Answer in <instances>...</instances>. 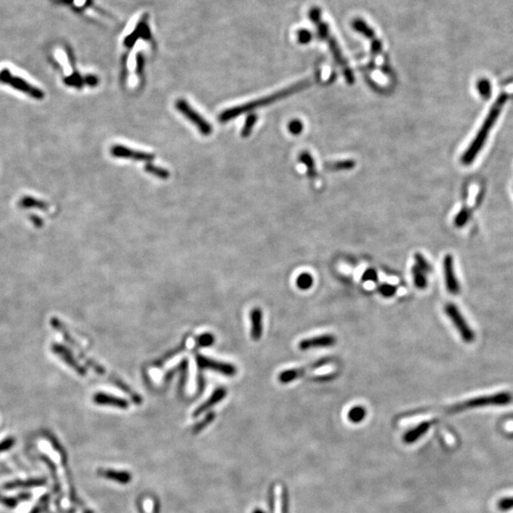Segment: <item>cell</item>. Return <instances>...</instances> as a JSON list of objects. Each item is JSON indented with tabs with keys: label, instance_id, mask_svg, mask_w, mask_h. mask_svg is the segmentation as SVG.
Returning <instances> with one entry per match:
<instances>
[{
	"label": "cell",
	"instance_id": "1",
	"mask_svg": "<svg viewBox=\"0 0 513 513\" xmlns=\"http://www.w3.org/2000/svg\"><path fill=\"white\" fill-rule=\"evenodd\" d=\"M507 101V95L506 93H501L500 95L495 100L494 104L490 108L488 115L486 116V119L484 120L482 126L480 130H478L475 137L473 138L472 142L470 143V146L468 147L467 150L464 152L461 157V162L465 166L471 165L477 157V155L480 153L482 150L486 141L488 139L489 132L493 129L494 125L496 124L498 118L500 116L501 112L503 111L504 107L506 105Z\"/></svg>",
	"mask_w": 513,
	"mask_h": 513
},
{
	"label": "cell",
	"instance_id": "2",
	"mask_svg": "<svg viewBox=\"0 0 513 513\" xmlns=\"http://www.w3.org/2000/svg\"><path fill=\"white\" fill-rule=\"evenodd\" d=\"M309 84V80H303L302 82H299V83H296V84L292 85L290 87H286V89L282 90V91H279L278 93H273L271 95L262 97V98H260V99L255 100V101H252V102H248V103L244 104V105H237V107L231 108V109H228V110H225V111H223L220 114L219 121L222 122V123H226V122L235 119L236 117L240 116V115L243 114V113L250 112L251 111H254V110L258 109V108L270 105V104H272V103L276 102V101L284 99V98L287 97V96H290L291 94L297 93V92L302 91L305 87H308Z\"/></svg>",
	"mask_w": 513,
	"mask_h": 513
},
{
	"label": "cell",
	"instance_id": "3",
	"mask_svg": "<svg viewBox=\"0 0 513 513\" xmlns=\"http://www.w3.org/2000/svg\"><path fill=\"white\" fill-rule=\"evenodd\" d=\"M309 19L315 24V27H316L319 37L322 38V40L326 41V43L329 45L330 50H331V51L334 55L337 62L339 63L340 66H341V68H343L344 75L346 76L347 80L349 81V82H352V79H353L352 70H351L350 67L348 66L346 59L344 58V56L342 55V52L340 50V46H339V44L337 42L335 38L333 37L332 32L330 31L329 26L322 20V10L319 7L311 8L309 11Z\"/></svg>",
	"mask_w": 513,
	"mask_h": 513
},
{
	"label": "cell",
	"instance_id": "4",
	"mask_svg": "<svg viewBox=\"0 0 513 513\" xmlns=\"http://www.w3.org/2000/svg\"><path fill=\"white\" fill-rule=\"evenodd\" d=\"M0 83L9 84L13 89L17 90L21 93H26L33 99L41 100L44 98V93L41 90L32 86L30 83H28L27 81L20 77L13 76L11 72L7 68H4L3 70L0 72Z\"/></svg>",
	"mask_w": 513,
	"mask_h": 513
},
{
	"label": "cell",
	"instance_id": "5",
	"mask_svg": "<svg viewBox=\"0 0 513 513\" xmlns=\"http://www.w3.org/2000/svg\"><path fill=\"white\" fill-rule=\"evenodd\" d=\"M511 401V396L507 393H501L492 396H481L470 399L468 401L462 402L453 406L451 411H461L466 409L478 408L488 405H506Z\"/></svg>",
	"mask_w": 513,
	"mask_h": 513
},
{
	"label": "cell",
	"instance_id": "6",
	"mask_svg": "<svg viewBox=\"0 0 513 513\" xmlns=\"http://www.w3.org/2000/svg\"><path fill=\"white\" fill-rule=\"evenodd\" d=\"M445 313L453 323L454 327L457 329L458 333L461 335L462 340L467 343H471L475 339V334L472 329L469 326L468 322H466L463 315L458 310L457 306L452 303H448L445 306Z\"/></svg>",
	"mask_w": 513,
	"mask_h": 513
},
{
	"label": "cell",
	"instance_id": "7",
	"mask_svg": "<svg viewBox=\"0 0 513 513\" xmlns=\"http://www.w3.org/2000/svg\"><path fill=\"white\" fill-rule=\"evenodd\" d=\"M176 109L178 112H181L183 115H185L187 120H189L191 123L196 126V128L200 130V132L204 136H209L212 133V127L211 125L204 119L199 112H196L191 105H189L186 100L179 99L176 102Z\"/></svg>",
	"mask_w": 513,
	"mask_h": 513
},
{
	"label": "cell",
	"instance_id": "8",
	"mask_svg": "<svg viewBox=\"0 0 513 513\" xmlns=\"http://www.w3.org/2000/svg\"><path fill=\"white\" fill-rule=\"evenodd\" d=\"M195 359H196V364H197V367L200 371L211 370V371L220 373L226 377H234L238 373L237 367H235L234 365L209 359V358L202 356L200 353H195Z\"/></svg>",
	"mask_w": 513,
	"mask_h": 513
},
{
	"label": "cell",
	"instance_id": "9",
	"mask_svg": "<svg viewBox=\"0 0 513 513\" xmlns=\"http://www.w3.org/2000/svg\"><path fill=\"white\" fill-rule=\"evenodd\" d=\"M330 362H331V359L323 358V359H317L315 361H313L312 363H309V364L300 367V368L285 370V371L281 372L278 375V380L281 384L290 383V382H293V381L297 380L298 378H302L308 372L319 369L321 367H323L325 365L329 364Z\"/></svg>",
	"mask_w": 513,
	"mask_h": 513
},
{
	"label": "cell",
	"instance_id": "10",
	"mask_svg": "<svg viewBox=\"0 0 513 513\" xmlns=\"http://www.w3.org/2000/svg\"><path fill=\"white\" fill-rule=\"evenodd\" d=\"M111 154L116 158L131 159L134 161L146 162V163H151L155 159L154 154L133 150L121 145H115L112 147Z\"/></svg>",
	"mask_w": 513,
	"mask_h": 513
},
{
	"label": "cell",
	"instance_id": "11",
	"mask_svg": "<svg viewBox=\"0 0 513 513\" xmlns=\"http://www.w3.org/2000/svg\"><path fill=\"white\" fill-rule=\"evenodd\" d=\"M443 269H444V277H445L447 290L449 291L451 295H458L460 293V285L458 282L456 275L454 272L453 258L450 254H448L444 259Z\"/></svg>",
	"mask_w": 513,
	"mask_h": 513
},
{
	"label": "cell",
	"instance_id": "12",
	"mask_svg": "<svg viewBox=\"0 0 513 513\" xmlns=\"http://www.w3.org/2000/svg\"><path fill=\"white\" fill-rule=\"evenodd\" d=\"M335 343H337V338L333 334H322L302 340L298 343V348L302 351H307L310 349L333 347L335 345Z\"/></svg>",
	"mask_w": 513,
	"mask_h": 513
},
{
	"label": "cell",
	"instance_id": "13",
	"mask_svg": "<svg viewBox=\"0 0 513 513\" xmlns=\"http://www.w3.org/2000/svg\"><path fill=\"white\" fill-rule=\"evenodd\" d=\"M52 351L56 352L57 356H59L69 367H72L80 376H85L87 374L86 369L84 367H82L76 361V359L74 358L73 353L68 350V348H66L63 345H59V344H55V345H52Z\"/></svg>",
	"mask_w": 513,
	"mask_h": 513
},
{
	"label": "cell",
	"instance_id": "14",
	"mask_svg": "<svg viewBox=\"0 0 513 513\" xmlns=\"http://www.w3.org/2000/svg\"><path fill=\"white\" fill-rule=\"evenodd\" d=\"M93 401H94V403H96L97 405L112 406V407L123 409V410L129 409V406H130L129 402L127 401L124 398H121V397H118V396H112V395H108V394H104V393H97V394H95L94 396H93Z\"/></svg>",
	"mask_w": 513,
	"mask_h": 513
},
{
	"label": "cell",
	"instance_id": "15",
	"mask_svg": "<svg viewBox=\"0 0 513 513\" xmlns=\"http://www.w3.org/2000/svg\"><path fill=\"white\" fill-rule=\"evenodd\" d=\"M226 395H227V391L225 388H223V387L217 388L214 391V393L211 395L210 397L206 401L204 402L203 404H201L198 408L194 411L193 417H197L199 415L205 413L206 411H208L209 409L214 407L218 403L223 401V398L226 396Z\"/></svg>",
	"mask_w": 513,
	"mask_h": 513
},
{
	"label": "cell",
	"instance_id": "16",
	"mask_svg": "<svg viewBox=\"0 0 513 513\" xmlns=\"http://www.w3.org/2000/svg\"><path fill=\"white\" fill-rule=\"evenodd\" d=\"M250 321H251V332L250 335L254 341H259L262 337L263 332V324H262V311L259 307H255L250 311Z\"/></svg>",
	"mask_w": 513,
	"mask_h": 513
},
{
	"label": "cell",
	"instance_id": "17",
	"mask_svg": "<svg viewBox=\"0 0 513 513\" xmlns=\"http://www.w3.org/2000/svg\"><path fill=\"white\" fill-rule=\"evenodd\" d=\"M100 475L120 484H128L131 481V474L125 470H100Z\"/></svg>",
	"mask_w": 513,
	"mask_h": 513
},
{
	"label": "cell",
	"instance_id": "18",
	"mask_svg": "<svg viewBox=\"0 0 513 513\" xmlns=\"http://www.w3.org/2000/svg\"><path fill=\"white\" fill-rule=\"evenodd\" d=\"M47 481L43 478H34V479H29L25 481H13V482L7 483L3 488L5 489H13V488H33V487H41L44 486Z\"/></svg>",
	"mask_w": 513,
	"mask_h": 513
},
{
	"label": "cell",
	"instance_id": "19",
	"mask_svg": "<svg viewBox=\"0 0 513 513\" xmlns=\"http://www.w3.org/2000/svg\"><path fill=\"white\" fill-rule=\"evenodd\" d=\"M431 425H432V423L430 421H423L420 425H418L413 431H410V432L406 433V435L404 437L405 442L413 443L414 441H416L417 439L420 438L423 434H425L428 432V430L430 429Z\"/></svg>",
	"mask_w": 513,
	"mask_h": 513
},
{
	"label": "cell",
	"instance_id": "20",
	"mask_svg": "<svg viewBox=\"0 0 513 513\" xmlns=\"http://www.w3.org/2000/svg\"><path fill=\"white\" fill-rule=\"evenodd\" d=\"M285 490L281 485H276L274 489V513H284Z\"/></svg>",
	"mask_w": 513,
	"mask_h": 513
},
{
	"label": "cell",
	"instance_id": "21",
	"mask_svg": "<svg viewBox=\"0 0 513 513\" xmlns=\"http://www.w3.org/2000/svg\"><path fill=\"white\" fill-rule=\"evenodd\" d=\"M186 339L184 340L181 344H180L179 346H177L176 348L172 349V350H170L169 352H167L166 355H164V356L162 357L161 359H157V360H156L154 363L152 365H153L154 367H158V368H159V367H162L163 365L165 364V363L167 362V360H169V359H172L174 357L178 356V355L181 353V352H184V351L186 350Z\"/></svg>",
	"mask_w": 513,
	"mask_h": 513
},
{
	"label": "cell",
	"instance_id": "22",
	"mask_svg": "<svg viewBox=\"0 0 513 513\" xmlns=\"http://www.w3.org/2000/svg\"><path fill=\"white\" fill-rule=\"evenodd\" d=\"M476 89L479 95L484 100H488L492 95V86L490 81L487 78H481L476 83Z\"/></svg>",
	"mask_w": 513,
	"mask_h": 513
},
{
	"label": "cell",
	"instance_id": "23",
	"mask_svg": "<svg viewBox=\"0 0 513 513\" xmlns=\"http://www.w3.org/2000/svg\"><path fill=\"white\" fill-rule=\"evenodd\" d=\"M31 497V494L30 493H22V494L19 495L17 497H6V496H2L0 494V504H2L5 507H10V508H14V507H16L19 502L29 500Z\"/></svg>",
	"mask_w": 513,
	"mask_h": 513
},
{
	"label": "cell",
	"instance_id": "24",
	"mask_svg": "<svg viewBox=\"0 0 513 513\" xmlns=\"http://www.w3.org/2000/svg\"><path fill=\"white\" fill-rule=\"evenodd\" d=\"M145 170H146V172L152 174V175H154L156 177H158V178H160L162 180H167L170 177V173H169V171L167 169L163 168V167H157V166H155V165L151 164V163H147L146 164Z\"/></svg>",
	"mask_w": 513,
	"mask_h": 513
},
{
	"label": "cell",
	"instance_id": "25",
	"mask_svg": "<svg viewBox=\"0 0 513 513\" xmlns=\"http://www.w3.org/2000/svg\"><path fill=\"white\" fill-rule=\"evenodd\" d=\"M215 343V335L211 333H204L195 339V350L213 345Z\"/></svg>",
	"mask_w": 513,
	"mask_h": 513
},
{
	"label": "cell",
	"instance_id": "26",
	"mask_svg": "<svg viewBox=\"0 0 513 513\" xmlns=\"http://www.w3.org/2000/svg\"><path fill=\"white\" fill-rule=\"evenodd\" d=\"M412 274H413V277H414V281L415 286L418 289H425L427 287V285H428L426 273L421 271L420 269L417 266H414L413 267V270H412Z\"/></svg>",
	"mask_w": 513,
	"mask_h": 513
},
{
	"label": "cell",
	"instance_id": "27",
	"mask_svg": "<svg viewBox=\"0 0 513 513\" xmlns=\"http://www.w3.org/2000/svg\"><path fill=\"white\" fill-rule=\"evenodd\" d=\"M296 285L300 290H308L314 285V278L308 273H303L297 277Z\"/></svg>",
	"mask_w": 513,
	"mask_h": 513
},
{
	"label": "cell",
	"instance_id": "28",
	"mask_svg": "<svg viewBox=\"0 0 513 513\" xmlns=\"http://www.w3.org/2000/svg\"><path fill=\"white\" fill-rule=\"evenodd\" d=\"M365 416H366V409L362 406H355L348 413V418L349 420L352 421V423H359L360 421L364 419Z\"/></svg>",
	"mask_w": 513,
	"mask_h": 513
},
{
	"label": "cell",
	"instance_id": "29",
	"mask_svg": "<svg viewBox=\"0 0 513 513\" xmlns=\"http://www.w3.org/2000/svg\"><path fill=\"white\" fill-rule=\"evenodd\" d=\"M256 122H257V115L254 113L249 114L247 118L245 119L244 125L241 129V136L242 138H247L251 135V132L253 130L254 126L256 124Z\"/></svg>",
	"mask_w": 513,
	"mask_h": 513
},
{
	"label": "cell",
	"instance_id": "30",
	"mask_svg": "<svg viewBox=\"0 0 513 513\" xmlns=\"http://www.w3.org/2000/svg\"><path fill=\"white\" fill-rule=\"evenodd\" d=\"M215 417H216L215 413H209V414H206L203 420L199 422V423H197L194 426V428H193V433H201L204 430V428H206L208 425H210L213 420L215 419Z\"/></svg>",
	"mask_w": 513,
	"mask_h": 513
},
{
	"label": "cell",
	"instance_id": "31",
	"mask_svg": "<svg viewBox=\"0 0 513 513\" xmlns=\"http://www.w3.org/2000/svg\"><path fill=\"white\" fill-rule=\"evenodd\" d=\"M415 261H416L415 266H417L421 271L426 274L432 271V266H430V263L421 254H415Z\"/></svg>",
	"mask_w": 513,
	"mask_h": 513
},
{
	"label": "cell",
	"instance_id": "32",
	"mask_svg": "<svg viewBox=\"0 0 513 513\" xmlns=\"http://www.w3.org/2000/svg\"><path fill=\"white\" fill-rule=\"evenodd\" d=\"M378 292L380 295H382L385 297H392L395 296L396 293V287L395 285H389V284H383L378 287Z\"/></svg>",
	"mask_w": 513,
	"mask_h": 513
},
{
	"label": "cell",
	"instance_id": "33",
	"mask_svg": "<svg viewBox=\"0 0 513 513\" xmlns=\"http://www.w3.org/2000/svg\"><path fill=\"white\" fill-rule=\"evenodd\" d=\"M469 217H470V211L468 210V209H463V210L460 211L458 213L456 218H455V220H454L455 226H457V227H462V226H464L466 224V223L468 222Z\"/></svg>",
	"mask_w": 513,
	"mask_h": 513
},
{
	"label": "cell",
	"instance_id": "34",
	"mask_svg": "<svg viewBox=\"0 0 513 513\" xmlns=\"http://www.w3.org/2000/svg\"><path fill=\"white\" fill-rule=\"evenodd\" d=\"M313 36L308 30H299L297 31V39L300 44H308L312 40Z\"/></svg>",
	"mask_w": 513,
	"mask_h": 513
},
{
	"label": "cell",
	"instance_id": "35",
	"mask_svg": "<svg viewBox=\"0 0 513 513\" xmlns=\"http://www.w3.org/2000/svg\"><path fill=\"white\" fill-rule=\"evenodd\" d=\"M362 280L363 281H374L376 282L377 280V272L375 269H367L363 275H362Z\"/></svg>",
	"mask_w": 513,
	"mask_h": 513
},
{
	"label": "cell",
	"instance_id": "36",
	"mask_svg": "<svg viewBox=\"0 0 513 513\" xmlns=\"http://www.w3.org/2000/svg\"><path fill=\"white\" fill-rule=\"evenodd\" d=\"M498 507L501 510H509L513 508V497H507L502 500L499 501Z\"/></svg>",
	"mask_w": 513,
	"mask_h": 513
},
{
	"label": "cell",
	"instance_id": "37",
	"mask_svg": "<svg viewBox=\"0 0 513 513\" xmlns=\"http://www.w3.org/2000/svg\"><path fill=\"white\" fill-rule=\"evenodd\" d=\"M14 442H15V439L13 437H8V438L4 439L2 442H0V452L10 450L14 445Z\"/></svg>",
	"mask_w": 513,
	"mask_h": 513
},
{
	"label": "cell",
	"instance_id": "38",
	"mask_svg": "<svg viewBox=\"0 0 513 513\" xmlns=\"http://www.w3.org/2000/svg\"><path fill=\"white\" fill-rule=\"evenodd\" d=\"M144 68H145V61H144L143 56L141 55H139V56H137L136 74L141 78H143V75H144Z\"/></svg>",
	"mask_w": 513,
	"mask_h": 513
},
{
	"label": "cell",
	"instance_id": "39",
	"mask_svg": "<svg viewBox=\"0 0 513 513\" xmlns=\"http://www.w3.org/2000/svg\"><path fill=\"white\" fill-rule=\"evenodd\" d=\"M288 129H289V130H290L293 134H298L302 131V130H303V125H302L300 122H298V121H293V122H291L290 124H289Z\"/></svg>",
	"mask_w": 513,
	"mask_h": 513
},
{
	"label": "cell",
	"instance_id": "40",
	"mask_svg": "<svg viewBox=\"0 0 513 513\" xmlns=\"http://www.w3.org/2000/svg\"><path fill=\"white\" fill-rule=\"evenodd\" d=\"M21 204L23 206H33V205H37V206H41V207H44L46 206V204L44 203H39L38 201L33 200L32 198L24 199Z\"/></svg>",
	"mask_w": 513,
	"mask_h": 513
},
{
	"label": "cell",
	"instance_id": "41",
	"mask_svg": "<svg viewBox=\"0 0 513 513\" xmlns=\"http://www.w3.org/2000/svg\"><path fill=\"white\" fill-rule=\"evenodd\" d=\"M84 81H85V84H87L90 87H95L98 85V79L94 75H87L84 78Z\"/></svg>",
	"mask_w": 513,
	"mask_h": 513
},
{
	"label": "cell",
	"instance_id": "42",
	"mask_svg": "<svg viewBox=\"0 0 513 513\" xmlns=\"http://www.w3.org/2000/svg\"><path fill=\"white\" fill-rule=\"evenodd\" d=\"M154 502L151 499H148V500L145 501L144 503V507H145V511L148 513H154Z\"/></svg>",
	"mask_w": 513,
	"mask_h": 513
},
{
	"label": "cell",
	"instance_id": "43",
	"mask_svg": "<svg viewBox=\"0 0 513 513\" xmlns=\"http://www.w3.org/2000/svg\"><path fill=\"white\" fill-rule=\"evenodd\" d=\"M255 513H263V512H262V511H260V510H259V511H258V510H257V511H256V512H255Z\"/></svg>",
	"mask_w": 513,
	"mask_h": 513
}]
</instances>
